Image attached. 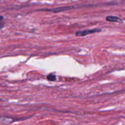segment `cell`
Segmentation results:
<instances>
[{
    "label": "cell",
    "mask_w": 125,
    "mask_h": 125,
    "mask_svg": "<svg viewBox=\"0 0 125 125\" xmlns=\"http://www.w3.org/2000/svg\"><path fill=\"white\" fill-rule=\"evenodd\" d=\"M47 79L50 81H54L56 80V76L53 73H51L47 76Z\"/></svg>",
    "instance_id": "277c9868"
},
{
    "label": "cell",
    "mask_w": 125,
    "mask_h": 125,
    "mask_svg": "<svg viewBox=\"0 0 125 125\" xmlns=\"http://www.w3.org/2000/svg\"><path fill=\"white\" fill-rule=\"evenodd\" d=\"M74 6H68V7H57V8H54V9H42L41 10L44 11H49V12H60L62 11L72 9L74 8Z\"/></svg>",
    "instance_id": "7a4b0ae2"
},
{
    "label": "cell",
    "mask_w": 125,
    "mask_h": 125,
    "mask_svg": "<svg viewBox=\"0 0 125 125\" xmlns=\"http://www.w3.org/2000/svg\"><path fill=\"white\" fill-rule=\"evenodd\" d=\"M106 20L110 22H120L122 21V19L115 16H107L106 18Z\"/></svg>",
    "instance_id": "3957f363"
},
{
    "label": "cell",
    "mask_w": 125,
    "mask_h": 125,
    "mask_svg": "<svg viewBox=\"0 0 125 125\" xmlns=\"http://www.w3.org/2000/svg\"><path fill=\"white\" fill-rule=\"evenodd\" d=\"M101 29H85L84 31H80L76 32V36H85L88 34H92V33L98 32L101 31Z\"/></svg>",
    "instance_id": "6da1fadb"
},
{
    "label": "cell",
    "mask_w": 125,
    "mask_h": 125,
    "mask_svg": "<svg viewBox=\"0 0 125 125\" xmlns=\"http://www.w3.org/2000/svg\"><path fill=\"white\" fill-rule=\"evenodd\" d=\"M3 19H4V17H2V16L0 15V20H2Z\"/></svg>",
    "instance_id": "5b68a950"
}]
</instances>
